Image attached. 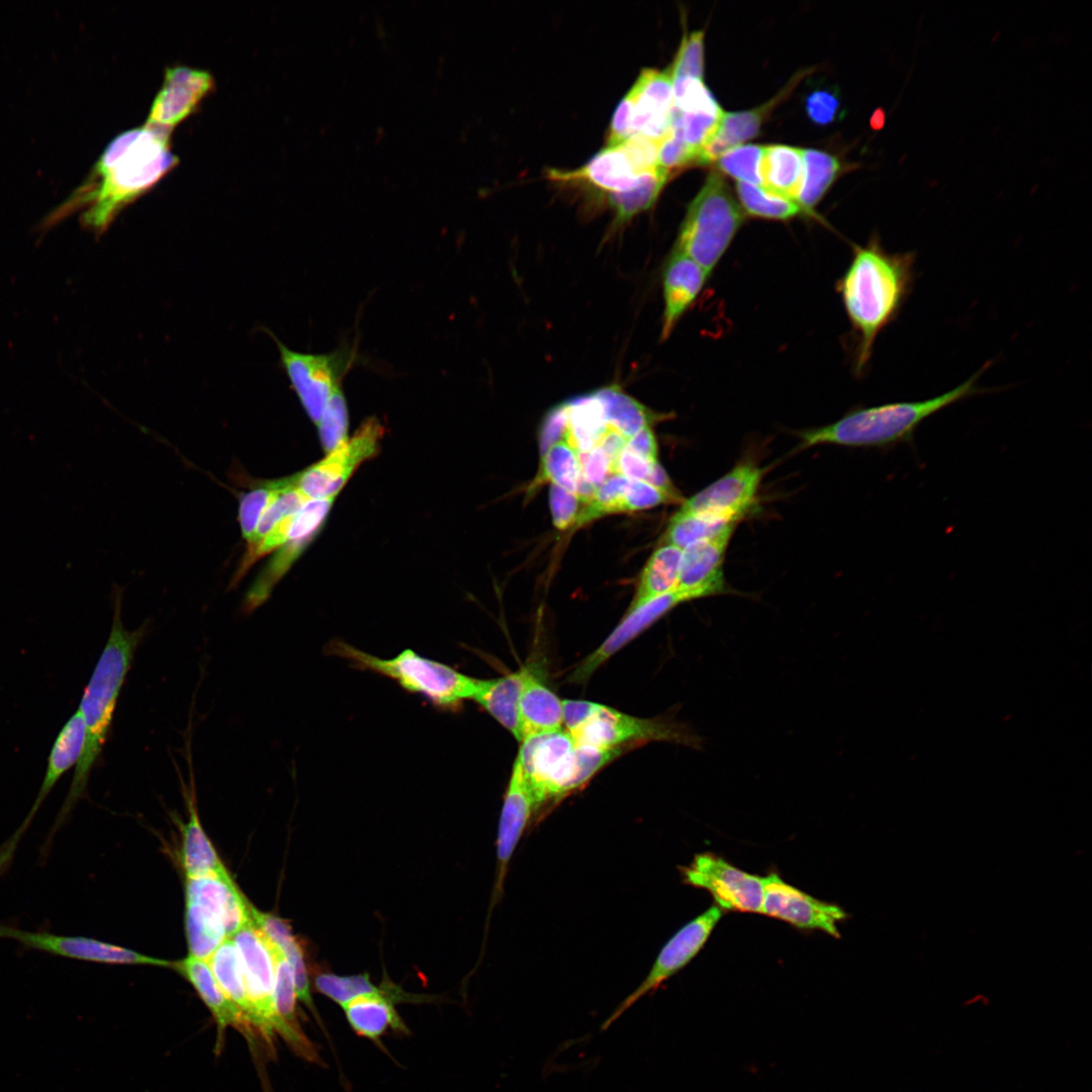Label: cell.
<instances>
[{
    "instance_id": "6da1fadb",
    "label": "cell",
    "mask_w": 1092,
    "mask_h": 1092,
    "mask_svg": "<svg viewBox=\"0 0 1092 1092\" xmlns=\"http://www.w3.org/2000/svg\"><path fill=\"white\" fill-rule=\"evenodd\" d=\"M171 133L150 127L126 130L113 139L86 180L56 210L57 221L82 211V222L104 232L129 203L154 187L178 164L170 147Z\"/></svg>"
},
{
    "instance_id": "7a4b0ae2",
    "label": "cell",
    "mask_w": 1092,
    "mask_h": 1092,
    "mask_svg": "<svg viewBox=\"0 0 1092 1092\" xmlns=\"http://www.w3.org/2000/svg\"><path fill=\"white\" fill-rule=\"evenodd\" d=\"M915 262V252L891 253L877 235L854 246L838 290L855 337L856 373H863L878 336L898 317L912 292Z\"/></svg>"
},
{
    "instance_id": "3957f363",
    "label": "cell",
    "mask_w": 1092,
    "mask_h": 1092,
    "mask_svg": "<svg viewBox=\"0 0 1092 1092\" xmlns=\"http://www.w3.org/2000/svg\"><path fill=\"white\" fill-rule=\"evenodd\" d=\"M145 634L146 626L134 631L125 629L121 620V599L119 592L116 593L110 634L79 706L85 727L84 747L51 835L63 825L86 792L91 770L106 742L117 698Z\"/></svg>"
},
{
    "instance_id": "277c9868",
    "label": "cell",
    "mask_w": 1092,
    "mask_h": 1092,
    "mask_svg": "<svg viewBox=\"0 0 1092 1092\" xmlns=\"http://www.w3.org/2000/svg\"><path fill=\"white\" fill-rule=\"evenodd\" d=\"M989 366L990 362L984 364L971 378L934 397L858 408L835 423L801 432L800 445L802 448L821 444L875 448L900 443L913 445L915 432L926 419L973 395L988 392L977 381Z\"/></svg>"
},
{
    "instance_id": "5b68a950",
    "label": "cell",
    "mask_w": 1092,
    "mask_h": 1092,
    "mask_svg": "<svg viewBox=\"0 0 1092 1092\" xmlns=\"http://www.w3.org/2000/svg\"><path fill=\"white\" fill-rule=\"evenodd\" d=\"M328 653L346 659L360 670L372 671L394 680L408 693L422 696L438 709L454 711L473 700L481 678L458 671L443 662L403 649L390 658H381L343 640H332Z\"/></svg>"
},
{
    "instance_id": "8992f818",
    "label": "cell",
    "mask_w": 1092,
    "mask_h": 1092,
    "mask_svg": "<svg viewBox=\"0 0 1092 1092\" xmlns=\"http://www.w3.org/2000/svg\"><path fill=\"white\" fill-rule=\"evenodd\" d=\"M743 220V211L725 180L713 172L689 204L673 249L689 256L710 275Z\"/></svg>"
},
{
    "instance_id": "52a82bcc",
    "label": "cell",
    "mask_w": 1092,
    "mask_h": 1092,
    "mask_svg": "<svg viewBox=\"0 0 1092 1092\" xmlns=\"http://www.w3.org/2000/svg\"><path fill=\"white\" fill-rule=\"evenodd\" d=\"M517 761L539 807L576 791L575 740L565 730L541 733L520 741Z\"/></svg>"
},
{
    "instance_id": "ba28073f",
    "label": "cell",
    "mask_w": 1092,
    "mask_h": 1092,
    "mask_svg": "<svg viewBox=\"0 0 1092 1092\" xmlns=\"http://www.w3.org/2000/svg\"><path fill=\"white\" fill-rule=\"evenodd\" d=\"M244 975L246 990L253 1010V1026L271 1043L282 1026L274 1007L275 949L266 934L250 920L232 937Z\"/></svg>"
},
{
    "instance_id": "9c48e42d",
    "label": "cell",
    "mask_w": 1092,
    "mask_h": 1092,
    "mask_svg": "<svg viewBox=\"0 0 1092 1092\" xmlns=\"http://www.w3.org/2000/svg\"><path fill=\"white\" fill-rule=\"evenodd\" d=\"M576 743L603 748L648 741H670L699 748L701 738L686 726L662 719L631 716L600 704L592 717L569 733Z\"/></svg>"
},
{
    "instance_id": "30bf717a",
    "label": "cell",
    "mask_w": 1092,
    "mask_h": 1092,
    "mask_svg": "<svg viewBox=\"0 0 1092 1092\" xmlns=\"http://www.w3.org/2000/svg\"><path fill=\"white\" fill-rule=\"evenodd\" d=\"M275 340L293 390L310 420L317 424L331 395L354 363V350L345 347L328 354L301 353Z\"/></svg>"
},
{
    "instance_id": "8fae6325",
    "label": "cell",
    "mask_w": 1092,
    "mask_h": 1092,
    "mask_svg": "<svg viewBox=\"0 0 1092 1092\" xmlns=\"http://www.w3.org/2000/svg\"><path fill=\"white\" fill-rule=\"evenodd\" d=\"M678 871L682 883L710 893L721 910L761 914L763 877L744 872L708 851L697 853Z\"/></svg>"
},
{
    "instance_id": "7c38bea8",
    "label": "cell",
    "mask_w": 1092,
    "mask_h": 1092,
    "mask_svg": "<svg viewBox=\"0 0 1092 1092\" xmlns=\"http://www.w3.org/2000/svg\"><path fill=\"white\" fill-rule=\"evenodd\" d=\"M722 914L723 910L713 905L678 929L662 946L644 980L613 1010L601 1030L608 1029L638 1000L654 993L682 970L704 947Z\"/></svg>"
},
{
    "instance_id": "4fadbf2b",
    "label": "cell",
    "mask_w": 1092,
    "mask_h": 1092,
    "mask_svg": "<svg viewBox=\"0 0 1092 1092\" xmlns=\"http://www.w3.org/2000/svg\"><path fill=\"white\" fill-rule=\"evenodd\" d=\"M383 434L378 419H367L344 444L297 474L295 485L308 499L336 496L355 470L378 452Z\"/></svg>"
},
{
    "instance_id": "5bb4252c",
    "label": "cell",
    "mask_w": 1092,
    "mask_h": 1092,
    "mask_svg": "<svg viewBox=\"0 0 1092 1092\" xmlns=\"http://www.w3.org/2000/svg\"><path fill=\"white\" fill-rule=\"evenodd\" d=\"M761 914L799 929L820 930L835 938L840 937L837 923L848 917L840 906L812 897L786 883L777 873L763 877Z\"/></svg>"
},
{
    "instance_id": "9a60e30c",
    "label": "cell",
    "mask_w": 1092,
    "mask_h": 1092,
    "mask_svg": "<svg viewBox=\"0 0 1092 1092\" xmlns=\"http://www.w3.org/2000/svg\"><path fill=\"white\" fill-rule=\"evenodd\" d=\"M0 939H12L26 948L68 959L104 964H138L169 967L168 961L152 958L108 942L84 936L27 931L0 924Z\"/></svg>"
},
{
    "instance_id": "2e32d148",
    "label": "cell",
    "mask_w": 1092,
    "mask_h": 1092,
    "mask_svg": "<svg viewBox=\"0 0 1092 1092\" xmlns=\"http://www.w3.org/2000/svg\"><path fill=\"white\" fill-rule=\"evenodd\" d=\"M762 471L743 462L703 488L681 506V512L737 522L753 509Z\"/></svg>"
},
{
    "instance_id": "e0dca14e",
    "label": "cell",
    "mask_w": 1092,
    "mask_h": 1092,
    "mask_svg": "<svg viewBox=\"0 0 1092 1092\" xmlns=\"http://www.w3.org/2000/svg\"><path fill=\"white\" fill-rule=\"evenodd\" d=\"M539 808L533 789L521 765L515 759L511 777L504 795L496 837V871L490 906L503 895L509 866L519 841Z\"/></svg>"
},
{
    "instance_id": "ac0fdd59",
    "label": "cell",
    "mask_w": 1092,
    "mask_h": 1092,
    "mask_svg": "<svg viewBox=\"0 0 1092 1092\" xmlns=\"http://www.w3.org/2000/svg\"><path fill=\"white\" fill-rule=\"evenodd\" d=\"M212 76L184 66L169 68L145 125L170 132L190 115L213 88Z\"/></svg>"
},
{
    "instance_id": "d6986e66",
    "label": "cell",
    "mask_w": 1092,
    "mask_h": 1092,
    "mask_svg": "<svg viewBox=\"0 0 1092 1092\" xmlns=\"http://www.w3.org/2000/svg\"><path fill=\"white\" fill-rule=\"evenodd\" d=\"M687 592L674 589L657 596L637 608L628 610L626 616L610 635L570 673L568 679L575 684L586 681L593 673L610 657L635 639L644 630L655 623L678 604L691 601Z\"/></svg>"
},
{
    "instance_id": "ffe728a7",
    "label": "cell",
    "mask_w": 1092,
    "mask_h": 1092,
    "mask_svg": "<svg viewBox=\"0 0 1092 1092\" xmlns=\"http://www.w3.org/2000/svg\"><path fill=\"white\" fill-rule=\"evenodd\" d=\"M84 741V722L77 710L62 727L52 746L41 787L32 807L18 829L0 848V875L8 869L21 837L54 786L67 770L78 763Z\"/></svg>"
},
{
    "instance_id": "44dd1931",
    "label": "cell",
    "mask_w": 1092,
    "mask_h": 1092,
    "mask_svg": "<svg viewBox=\"0 0 1092 1092\" xmlns=\"http://www.w3.org/2000/svg\"><path fill=\"white\" fill-rule=\"evenodd\" d=\"M633 98V135L660 143L671 131L672 77L669 70L643 69L629 90Z\"/></svg>"
},
{
    "instance_id": "7402d4cb",
    "label": "cell",
    "mask_w": 1092,
    "mask_h": 1092,
    "mask_svg": "<svg viewBox=\"0 0 1092 1092\" xmlns=\"http://www.w3.org/2000/svg\"><path fill=\"white\" fill-rule=\"evenodd\" d=\"M736 525L682 549L677 588L700 599L725 592L723 560Z\"/></svg>"
},
{
    "instance_id": "603a6c76",
    "label": "cell",
    "mask_w": 1092,
    "mask_h": 1092,
    "mask_svg": "<svg viewBox=\"0 0 1092 1092\" xmlns=\"http://www.w3.org/2000/svg\"><path fill=\"white\" fill-rule=\"evenodd\" d=\"M378 993L356 997L344 1004L348 1023L360 1036L379 1042L389 1029L406 1033L407 1027L394 1008L395 1002H421L428 997L404 992L388 979L384 980Z\"/></svg>"
},
{
    "instance_id": "cb8c5ba5",
    "label": "cell",
    "mask_w": 1092,
    "mask_h": 1092,
    "mask_svg": "<svg viewBox=\"0 0 1092 1092\" xmlns=\"http://www.w3.org/2000/svg\"><path fill=\"white\" fill-rule=\"evenodd\" d=\"M186 900L199 904L219 918L229 938L252 920V905L244 898L226 871L187 878Z\"/></svg>"
},
{
    "instance_id": "d4e9b609",
    "label": "cell",
    "mask_w": 1092,
    "mask_h": 1092,
    "mask_svg": "<svg viewBox=\"0 0 1092 1092\" xmlns=\"http://www.w3.org/2000/svg\"><path fill=\"white\" fill-rule=\"evenodd\" d=\"M710 275L693 259L673 249L663 271L661 340H666L693 304Z\"/></svg>"
},
{
    "instance_id": "484cf974",
    "label": "cell",
    "mask_w": 1092,
    "mask_h": 1092,
    "mask_svg": "<svg viewBox=\"0 0 1092 1092\" xmlns=\"http://www.w3.org/2000/svg\"><path fill=\"white\" fill-rule=\"evenodd\" d=\"M641 174L620 146L606 147L579 169L548 170L551 180L586 183L607 193L621 192L633 187Z\"/></svg>"
},
{
    "instance_id": "4316f807",
    "label": "cell",
    "mask_w": 1092,
    "mask_h": 1092,
    "mask_svg": "<svg viewBox=\"0 0 1092 1092\" xmlns=\"http://www.w3.org/2000/svg\"><path fill=\"white\" fill-rule=\"evenodd\" d=\"M176 968L193 985L211 1011L217 1023L219 1037L229 1026L238 1028L246 1035L253 1033V1027L239 1007L222 991L206 960L189 954L176 963Z\"/></svg>"
},
{
    "instance_id": "83f0119b",
    "label": "cell",
    "mask_w": 1092,
    "mask_h": 1092,
    "mask_svg": "<svg viewBox=\"0 0 1092 1092\" xmlns=\"http://www.w3.org/2000/svg\"><path fill=\"white\" fill-rule=\"evenodd\" d=\"M797 81L799 79L757 108L724 113L716 132L701 149L700 164L714 162L727 150L756 136L769 112L793 90Z\"/></svg>"
},
{
    "instance_id": "f1b7e54d",
    "label": "cell",
    "mask_w": 1092,
    "mask_h": 1092,
    "mask_svg": "<svg viewBox=\"0 0 1092 1092\" xmlns=\"http://www.w3.org/2000/svg\"><path fill=\"white\" fill-rule=\"evenodd\" d=\"M519 721L520 741L532 735L558 731L563 727L562 700L529 668L519 702Z\"/></svg>"
},
{
    "instance_id": "f546056e",
    "label": "cell",
    "mask_w": 1092,
    "mask_h": 1092,
    "mask_svg": "<svg viewBox=\"0 0 1092 1092\" xmlns=\"http://www.w3.org/2000/svg\"><path fill=\"white\" fill-rule=\"evenodd\" d=\"M528 667L504 676L480 679L473 700L518 741H520L519 702Z\"/></svg>"
},
{
    "instance_id": "4dcf8cb0",
    "label": "cell",
    "mask_w": 1092,
    "mask_h": 1092,
    "mask_svg": "<svg viewBox=\"0 0 1092 1092\" xmlns=\"http://www.w3.org/2000/svg\"><path fill=\"white\" fill-rule=\"evenodd\" d=\"M567 429L565 440L576 452L597 447L609 428L597 390L563 402Z\"/></svg>"
},
{
    "instance_id": "1f68e13d",
    "label": "cell",
    "mask_w": 1092,
    "mask_h": 1092,
    "mask_svg": "<svg viewBox=\"0 0 1092 1092\" xmlns=\"http://www.w3.org/2000/svg\"><path fill=\"white\" fill-rule=\"evenodd\" d=\"M189 819L182 826L180 859L187 878H196L225 872L219 856L200 825L195 795L187 797Z\"/></svg>"
},
{
    "instance_id": "d6a6232c",
    "label": "cell",
    "mask_w": 1092,
    "mask_h": 1092,
    "mask_svg": "<svg viewBox=\"0 0 1092 1092\" xmlns=\"http://www.w3.org/2000/svg\"><path fill=\"white\" fill-rule=\"evenodd\" d=\"M803 150L784 145L764 147L761 162L763 188L794 199L803 175Z\"/></svg>"
},
{
    "instance_id": "836d02e7",
    "label": "cell",
    "mask_w": 1092,
    "mask_h": 1092,
    "mask_svg": "<svg viewBox=\"0 0 1092 1092\" xmlns=\"http://www.w3.org/2000/svg\"><path fill=\"white\" fill-rule=\"evenodd\" d=\"M681 555L682 549L669 544L661 546L651 555L628 610L676 587Z\"/></svg>"
},
{
    "instance_id": "e575fe53",
    "label": "cell",
    "mask_w": 1092,
    "mask_h": 1092,
    "mask_svg": "<svg viewBox=\"0 0 1092 1092\" xmlns=\"http://www.w3.org/2000/svg\"><path fill=\"white\" fill-rule=\"evenodd\" d=\"M803 175L795 198L803 212L812 214L840 171L832 155L814 149L803 150Z\"/></svg>"
},
{
    "instance_id": "d590c367",
    "label": "cell",
    "mask_w": 1092,
    "mask_h": 1092,
    "mask_svg": "<svg viewBox=\"0 0 1092 1092\" xmlns=\"http://www.w3.org/2000/svg\"><path fill=\"white\" fill-rule=\"evenodd\" d=\"M207 962L222 991L239 1007L254 1029L253 1010L248 998L240 958L232 938L224 939Z\"/></svg>"
},
{
    "instance_id": "8d00e7d4",
    "label": "cell",
    "mask_w": 1092,
    "mask_h": 1092,
    "mask_svg": "<svg viewBox=\"0 0 1092 1092\" xmlns=\"http://www.w3.org/2000/svg\"><path fill=\"white\" fill-rule=\"evenodd\" d=\"M669 173L657 166L642 173L637 183L621 192L608 193V203L615 211L618 223H623L640 211L648 209L661 192Z\"/></svg>"
},
{
    "instance_id": "74e56055",
    "label": "cell",
    "mask_w": 1092,
    "mask_h": 1092,
    "mask_svg": "<svg viewBox=\"0 0 1092 1092\" xmlns=\"http://www.w3.org/2000/svg\"><path fill=\"white\" fill-rule=\"evenodd\" d=\"M597 392L603 403L607 422L628 439L650 426L654 420V414L620 387L607 386L598 389Z\"/></svg>"
},
{
    "instance_id": "f35d334b",
    "label": "cell",
    "mask_w": 1092,
    "mask_h": 1092,
    "mask_svg": "<svg viewBox=\"0 0 1092 1092\" xmlns=\"http://www.w3.org/2000/svg\"><path fill=\"white\" fill-rule=\"evenodd\" d=\"M186 935L189 954L208 960L226 938L223 924L214 914L199 904L186 900Z\"/></svg>"
},
{
    "instance_id": "ab89813d",
    "label": "cell",
    "mask_w": 1092,
    "mask_h": 1092,
    "mask_svg": "<svg viewBox=\"0 0 1092 1092\" xmlns=\"http://www.w3.org/2000/svg\"><path fill=\"white\" fill-rule=\"evenodd\" d=\"M311 541L310 539L290 540L277 550L275 556L268 562L247 593L244 603V609L247 613L254 611L269 598L275 584Z\"/></svg>"
},
{
    "instance_id": "60d3db41",
    "label": "cell",
    "mask_w": 1092,
    "mask_h": 1092,
    "mask_svg": "<svg viewBox=\"0 0 1092 1092\" xmlns=\"http://www.w3.org/2000/svg\"><path fill=\"white\" fill-rule=\"evenodd\" d=\"M736 190L744 212L752 217L785 221L802 212L794 199L771 192L762 186L738 182Z\"/></svg>"
},
{
    "instance_id": "b9f144b4",
    "label": "cell",
    "mask_w": 1092,
    "mask_h": 1092,
    "mask_svg": "<svg viewBox=\"0 0 1092 1092\" xmlns=\"http://www.w3.org/2000/svg\"><path fill=\"white\" fill-rule=\"evenodd\" d=\"M541 456V467L535 485L551 481L552 484L575 493L580 477L577 452L566 441H559Z\"/></svg>"
},
{
    "instance_id": "7bdbcfd3",
    "label": "cell",
    "mask_w": 1092,
    "mask_h": 1092,
    "mask_svg": "<svg viewBox=\"0 0 1092 1092\" xmlns=\"http://www.w3.org/2000/svg\"><path fill=\"white\" fill-rule=\"evenodd\" d=\"M730 525H737V522L678 511L670 519L664 541L666 544L685 549L693 543L719 534Z\"/></svg>"
},
{
    "instance_id": "ee69618b",
    "label": "cell",
    "mask_w": 1092,
    "mask_h": 1092,
    "mask_svg": "<svg viewBox=\"0 0 1092 1092\" xmlns=\"http://www.w3.org/2000/svg\"><path fill=\"white\" fill-rule=\"evenodd\" d=\"M764 147L739 145L717 159L718 168L727 175L748 184L763 185L761 162Z\"/></svg>"
},
{
    "instance_id": "f6af8a7d",
    "label": "cell",
    "mask_w": 1092,
    "mask_h": 1092,
    "mask_svg": "<svg viewBox=\"0 0 1092 1092\" xmlns=\"http://www.w3.org/2000/svg\"><path fill=\"white\" fill-rule=\"evenodd\" d=\"M630 479L612 473L596 489L593 497L583 504L576 525L580 526L602 516L623 512V497Z\"/></svg>"
},
{
    "instance_id": "bcb514c9",
    "label": "cell",
    "mask_w": 1092,
    "mask_h": 1092,
    "mask_svg": "<svg viewBox=\"0 0 1092 1092\" xmlns=\"http://www.w3.org/2000/svg\"><path fill=\"white\" fill-rule=\"evenodd\" d=\"M316 425L322 445L328 453L348 440L349 414L341 385L331 395Z\"/></svg>"
},
{
    "instance_id": "7dc6e473",
    "label": "cell",
    "mask_w": 1092,
    "mask_h": 1092,
    "mask_svg": "<svg viewBox=\"0 0 1092 1092\" xmlns=\"http://www.w3.org/2000/svg\"><path fill=\"white\" fill-rule=\"evenodd\" d=\"M315 989L343 1006L352 999L380 992L381 988L374 986L368 974L339 976L333 973H320L314 977Z\"/></svg>"
},
{
    "instance_id": "c3c4849f",
    "label": "cell",
    "mask_w": 1092,
    "mask_h": 1092,
    "mask_svg": "<svg viewBox=\"0 0 1092 1092\" xmlns=\"http://www.w3.org/2000/svg\"><path fill=\"white\" fill-rule=\"evenodd\" d=\"M286 482L287 478L267 481L242 495L239 520L245 539H252L262 516Z\"/></svg>"
},
{
    "instance_id": "681fc988",
    "label": "cell",
    "mask_w": 1092,
    "mask_h": 1092,
    "mask_svg": "<svg viewBox=\"0 0 1092 1092\" xmlns=\"http://www.w3.org/2000/svg\"><path fill=\"white\" fill-rule=\"evenodd\" d=\"M673 107L687 113L723 112L718 102L703 83L693 77L672 78Z\"/></svg>"
},
{
    "instance_id": "f907efd6",
    "label": "cell",
    "mask_w": 1092,
    "mask_h": 1092,
    "mask_svg": "<svg viewBox=\"0 0 1092 1092\" xmlns=\"http://www.w3.org/2000/svg\"><path fill=\"white\" fill-rule=\"evenodd\" d=\"M669 72L672 78L693 77L703 80L704 32L702 30L684 35Z\"/></svg>"
},
{
    "instance_id": "816d5d0a",
    "label": "cell",
    "mask_w": 1092,
    "mask_h": 1092,
    "mask_svg": "<svg viewBox=\"0 0 1092 1092\" xmlns=\"http://www.w3.org/2000/svg\"><path fill=\"white\" fill-rule=\"evenodd\" d=\"M335 496L308 499L293 516L289 529L290 540H312L322 528Z\"/></svg>"
},
{
    "instance_id": "f5cc1de1",
    "label": "cell",
    "mask_w": 1092,
    "mask_h": 1092,
    "mask_svg": "<svg viewBox=\"0 0 1092 1092\" xmlns=\"http://www.w3.org/2000/svg\"><path fill=\"white\" fill-rule=\"evenodd\" d=\"M691 164H700V154L692 149L678 131L670 133L659 143L657 165L669 174Z\"/></svg>"
},
{
    "instance_id": "db71d44e",
    "label": "cell",
    "mask_w": 1092,
    "mask_h": 1092,
    "mask_svg": "<svg viewBox=\"0 0 1092 1092\" xmlns=\"http://www.w3.org/2000/svg\"><path fill=\"white\" fill-rule=\"evenodd\" d=\"M549 504L554 526L559 530H566L576 525L582 502L572 492L560 486L551 484L549 491Z\"/></svg>"
},
{
    "instance_id": "11a10c76",
    "label": "cell",
    "mask_w": 1092,
    "mask_h": 1092,
    "mask_svg": "<svg viewBox=\"0 0 1092 1092\" xmlns=\"http://www.w3.org/2000/svg\"><path fill=\"white\" fill-rule=\"evenodd\" d=\"M841 103L832 89H817L805 99L806 113L818 125H827L840 115Z\"/></svg>"
},
{
    "instance_id": "9f6ffc18",
    "label": "cell",
    "mask_w": 1092,
    "mask_h": 1092,
    "mask_svg": "<svg viewBox=\"0 0 1092 1092\" xmlns=\"http://www.w3.org/2000/svg\"><path fill=\"white\" fill-rule=\"evenodd\" d=\"M674 502L670 496L644 480H630L623 497V512L649 509Z\"/></svg>"
},
{
    "instance_id": "6f0895ef",
    "label": "cell",
    "mask_w": 1092,
    "mask_h": 1092,
    "mask_svg": "<svg viewBox=\"0 0 1092 1092\" xmlns=\"http://www.w3.org/2000/svg\"><path fill=\"white\" fill-rule=\"evenodd\" d=\"M632 120L633 98L631 93L628 92L614 112L609 128L607 147L618 146L633 136Z\"/></svg>"
},
{
    "instance_id": "680465c9",
    "label": "cell",
    "mask_w": 1092,
    "mask_h": 1092,
    "mask_svg": "<svg viewBox=\"0 0 1092 1092\" xmlns=\"http://www.w3.org/2000/svg\"><path fill=\"white\" fill-rule=\"evenodd\" d=\"M567 429L566 412L560 403L545 416L539 433V447L543 455L553 444L564 441Z\"/></svg>"
},
{
    "instance_id": "91938a15",
    "label": "cell",
    "mask_w": 1092,
    "mask_h": 1092,
    "mask_svg": "<svg viewBox=\"0 0 1092 1092\" xmlns=\"http://www.w3.org/2000/svg\"><path fill=\"white\" fill-rule=\"evenodd\" d=\"M577 455L581 478L598 488L611 472L606 454L598 445L587 452H577Z\"/></svg>"
},
{
    "instance_id": "94428289",
    "label": "cell",
    "mask_w": 1092,
    "mask_h": 1092,
    "mask_svg": "<svg viewBox=\"0 0 1092 1092\" xmlns=\"http://www.w3.org/2000/svg\"><path fill=\"white\" fill-rule=\"evenodd\" d=\"M599 705V703L585 700H562L564 730L572 733L580 728L596 712Z\"/></svg>"
},
{
    "instance_id": "6125c7cd",
    "label": "cell",
    "mask_w": 1092,
    "mask_h": 1092,
    "mask_svg": "<svg viewBox=\"0 0 1092 1092\" xmlns=\"http://www.w3.org/2000/svg\"><path fill=\"white\" fill-rule=\"evenodd\" d=\"M654 462L631 452L625 447L618 458L615 473H619L630 480H645Z\"/></svg>"
},
{
    "instance_id": "be15d7a7",
    "label": "cell",
    "mask_w": 1092,
    "mask_h": 1092,
    "mask_svg": "<svg viewBox=\"0 0 1092 1092\" xmlns=\"http://www.w3.org/2000/svg\"><path fill=\"white\" fill-rule=\"evenodd\" d=\"M625 447L649 461L657 460L656 441L650 426L643 428L629 438Z\"/></svg>"
},
{
    "instance_id": "e7e4bbea",
    "label": "cell",
    "mask_w": 1092,
    "mask_h": 1092,
    "mask_svg": "<svg viewBox=\"0 0 1092 1092\" xmlns=\"http://www.w3.org/2000/svg\"><path fill=\"white\" fill-rule=\"evenodd\" d=\"M628 438L609 424V428L601 439L599 446L607 456L610 471L616 472L618 458L627 444Z\"/></svg>"
},
{
    "instance_id": "03108f58",
    "label": "cell",
    "mask_w": 1092,
    "mask_h": 1092,
    "mask_svg": "<svg viewBox=\"0 0 1092 1092\" xmlns=\"http://www.w3.org/2000/svg\"><path fill=\"white\" fill-rule=\"evenodd\" d=\"M884 120H885V114L881 109H879L873 115L872 126L875 127V128H880V127L883 126Z\"/></svg>"
}]
</instances>
